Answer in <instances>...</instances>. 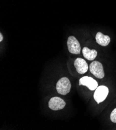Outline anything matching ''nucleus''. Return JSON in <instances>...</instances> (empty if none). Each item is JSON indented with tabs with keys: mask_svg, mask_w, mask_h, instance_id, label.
Instances as JSON below:
<instances>
[{
	"mask_svg": "<svg viewBox=\"0 0 116 130\" xmlns=\"http://www.w3.org/2000/svg\"><path fill=\"white\" fill-rule=\"evenodd\" d=\"M70 80L67 77H62L56 84V90L57 92L62 95H65L70 92L71 89Z\"/></svg>",
	"mask_w": 116,
	"mask_h": 130,
	"instance_id": "f257e3e1",
	"label": "nucleus"
},
{
	"mask_svg": "<svg viewBox=\"0 0 116 130\" xmlns=\"http://www.w3.org/2000/svg\"><path fill=\"white\" fill-rule=\"evenodd\" d=\"M89 71L97 78L102 79L105 76L102 65L97 61H93L91 63L89 66Z\"/></svg>",
	"mask_w": 116,
	"mask_h": 130,
	"instance_id": "f03ea898",
	"label": "nucleus"
},
{
	"mask_svg": "<svg viewBox=\"0 0 116 130\" xmlns=\"http://www.w3.org/2000/svg\"><path fill=\"white\" fill-rule=\"evenodd\" d=\"M109 93L108 88L105 86H100L97 87L94 94L95 101L99 104L104 101L107 98Z\"/></svg>",
	"mask_w": 116,
	"mask_h": 130,
	"instance_id": "7ed1b4c3",
	"label": "nucleus"
},
{
	"mask_svg": "<svg viewBox=\"0 0 116 130\" xmlns=\"http://www.w3.org/2000/svg\"><path fill=\"white\" fill-rule=\"evenodd\" d=\"M67 46L68 50L70 53L74 55H79L80 54V44L75 37L70 36L68 37Z\"/></svg>",
	"mask_w": 116,
	"mask_h": 130,
	"instance_id": "20e7f679",
	"label": "nucleus"
},
{
	"mask_svg": "<svg viewBox=\"0 0 116 130\" xmlns=\"http://www.w3.org/2000/svg\"><path fill=\"white\" fill-rule=\"evenodd\" d=\"M66 106V102L59 97L51 98L48 102V106L53 110H58L63 109Z\"/></svg>",
	"mask_w": 116,
	"mask_h": 130,
	"instance_id": "39448f33",
	"label": "nucleus"
},
{
	"mask_svg": "<svg viewBox=\"0 0 116 130\" xmlns=\"http://www.w3.org/2000/svg\"><path fill=\"white\" fill-rule=\"evenodd\" d=\"M79 85L80 86H86L91 91L96 90L98 87L97 82L92 77L88 76H84L80 78Z\"/></svg>",
	"mask_w": 116,
	"mask_h": 130,
	"instance_id": "423d86ee",
	"label": "nucleus"
},
{
	"mask_svg": "<svg viewBox=\"0 0 116 130\" xmlns=\"http://www.w3.org/2000/svg\"><path fill=\"white\" fill-rule=\"evenodd\" d=\"M74 66L76 72L80 74L85 73L88 69V65L85 60L82 58H77L74 62Z\"/></svg>",
	"mask_w": 116,
	"mask_h": 130,
	"instance_id": "0eeeda50",
	"label": "nucleus"
},
{
	"mask_svg": "<svg viewBox=\"0 0 116 130\" xmlns=\"http://www.w3.org/2000/svg\"><path fill=\"white\" fill-rule=\"evenodd\" d=\"M96 42L102 46H107L110 42V38L108 35L103 34L101 32H98L96 35Z\"/></svg>",
	"mask_w": 116,
	"mask_h": 130,
	"instance_id": "6e6552de",
	"label": "nucleus"
},
{
	"mask_svg": "<svg viewBox=\"0 0 116 130\" xmlns=\"http://www.w3.org/2000/svg\"><path fill=\"white\" fill-rule=\"evenodd\" d=\"M82 54L84 57L88 60L92 61L94 60L97 55V52L95 49L91 50L85 47L82 49Z\"/></svg>",
	"mask_w": 116,
	"mask_h": 130,
	"instance_id": "1a4fd4ad",
	"label": "nucleus"
},
{
	"mask_svg": "<svg viewBox=\"0 0 116 130\" xmlns=\"http://www.w3.org/2000/svg\"><path fill=\"white\" fill-rule=\"evenodd\" d=\"M110 120L113 123H116V108H114L110 114Z\"/></svg>",
	"mask_w": 116,
	"mask_h": 130,
	"instance_id": "9d476101",
	"label": "nucleus"
},
{
	"mask_svg": "<svg viewBox=\"0 0 116 130\" xmlns=\"http://www.w3.org/2000/svg\"><path fill=\"white\" fill-rule=\"evenodd\" d=\"M3 35H2V33H0V42H1L3 41Z\"/></svg>",
	"mask_w": 116,
	"mask_h": 130,
	"instance_id": "9b49d317",
	"label": "nucleus"
}]
</instances>
